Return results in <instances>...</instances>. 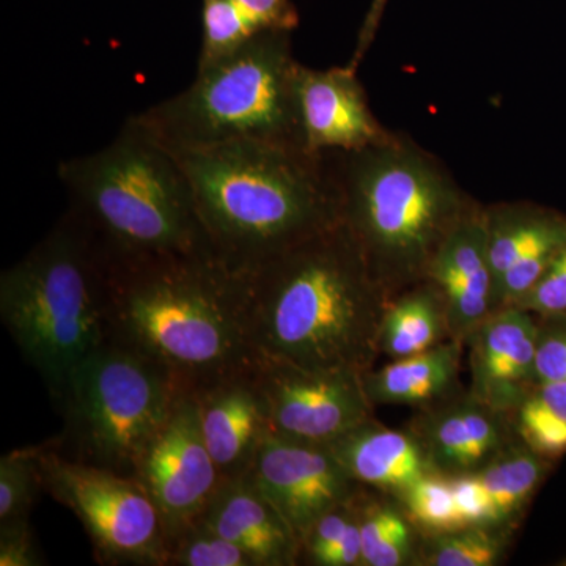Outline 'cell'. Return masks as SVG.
Instances as JSON below:
<instances>
[{"label": "cell", "instance_id": "obj_36", "mask_svg": "<svg viewBox=\"0 0 566 566\" xmlns=\"http://www.w3.org/2000/svg\"><path fill=\"white\" fill-rule=\"evenodd\" d=\"M387 2H389V0H371L370 10L367 11V17H365L363 28H360L356 51H354L352 62L348 63V66H352L353 70L357 71V66L363 62L368 48L374 43L376 32H378L379 24H381L382 14H385Z\"/></svg>", "mask_w": 566, "mask_h": 566}, {"label": "cell", "instance_id": "obj_22", "mask_svg": "<svg viewBox=\"0 0 566 566\" xmlns=\"http://www.w3.org/2000/svg\"><path fill=\"white\" fill-rule=\"evenodd\" d=\"M450 338L444 301L424 281L392 297L379 331V353L392 360L430 352Z\"/></svg>", "mask_w": 566, "mask_h": 566}, {"label": "cell", "instance_id": "obj_24", "mask_svg": "<svg viewBox=\"0 0 566 566\" xmlns=\"http://www.w3.org/2000/svg\"><path fill=\"white\" fill-rule=\"evenodd\" d=\"M513 531L464 526L423 535L420 566H495L506 557Z\"/></svg>", "mask_w": 566, "mask_h": 566}, {"label": "cell", "instance_id": "obj_10", "mask_svg": "<svg viewBox=\"0 0 566 566\" xmlns=\"http://www.w3.org/2000/svg\"><path fill=\"white\" fill-rule=\"evenodd\" d=\"M252 370L274 434L327 444L374 417L375 406L365 394L360 374L266 357H253Z\"/></svg>", "mask_w": 566, "mask_h": 566}, {"label": "cell", "instance_id": "obj_25", "mask_svg": "<svg viewBox=\"0 0 566 566\" xmlns=\"http://www.w3.org/2000/svg\"><path fill=\"white\" fill-rule=\"evenodd\" d=\"M270 29L237 0H203V35L197 70L240 51L253 36Z\"/></svg>", "mask_w": 566, "mask_h": 566}, {"label": "cell", "instance_id": "obj_33", "mask_svg": "<svg viewBox=\"0 0 566 566\" xmlns=\"http://www.w3.org/2000/svg\"><path fill=\"white\" fill-rule=\"evenodd\" d=\"M458 512L465 526H499L493 499L488 494L479 475H463L450 479ZM506 528V527H505ZM512 531V528H510Z\"/></svg>", "mask_w": 566, "mask_h": 566}, {"label": "cell", "instance_id": "obj_1", "mask_svg": "<svg viewBox=\"0 0 566 566\" xmlns=\"http://www.w3.org/2000/svg\"><path fill=\"white\" fill-rule=\"evenodd\" d=\"M241 275L253 357L360 375L374 368L390 300L344 223Z\"/></svg>", "mask_w": 566, "mask_h": 566}, {"label": "cell", "instance_id": "obj_32", "mask_svg": "<svg viewBox=\"0 0 566 566\" xmlns=\"http://www.w3.org/2000/svg\"><path fill=\"white\" fill-rule=\"evenodd\" d=\"M515 307L536 316L566 315V243L558 249L543 277Z\"/></svg>", "mask_w": 566, "mask_h": 566}, {"label": "cell", "instance_id": "obj_13", "mask_svg": "<svg viewBox=\"0 0 566 566\" xmlns=\"http://www.w3.org/2000/svg\"><path fill=\"white\" fill-rule=\"evenodd\" d=\"M422 446L434 474L479 475L494 458L523 441L515 415L494 408L469 389L416 411L406 424Z\"/></svg>", "mask_w": 566, "mask_h": 566}, {"label": "cell", "instance_id": "obj_23", "mask_svg": "<svg viewBox=\"0 0 566 566\" xmlns=\"http://www.w3.org/2000/svg\"><path fill=\"white\" fill-rule=\"evenodd\" d=\"M549 461L520 441L480 472V480L493 499L499 526L515 531L549 472Z\"/></svg>", "mask_w": 566, "mask_h": 566}, {"label": "cell", "instance_id": "obj_11", "mask_svg": "<svg viewBox=\"0 0 566 566\" xmlns=\"http://www.w3.org/2000/svg\"><path fill=\"white\" fill-rule=\"evenodd\" d=\"M134 476L161 512L167 542L203 516L223 476L205 442L191 389L175 401Z\"/></svg>", "mask_w": 566, "mask_h": 566}, {"label": "cell", "instance_id": "obj_20", "mask_svg": "<svg viewBox=\"0 0 566 566\" xmlns=\"http://www.w3.org/2000/svg\"><path fill=\"white\" fill-rule=\"evenodd\" d=\"M463 348L461 342L447 340L430 352L365 371L363 382L368 400L374 406H411L419 411L455 397L465 390L460 379Z\"/></svg>", "mask_w": 566, "mask_h": 566}, {"label": "cell", "instance_id": "obj_31", "mask_svg": "<svg viewBox=\"0 0 566 566\" xmlns=\"http://www.w3.org/2000/svg\"><path fill=\"white\" fill-rule=\"evenodd\" d=\"M357 493L345 504L324 513L312 526L301 543V564L323 566L324 558L329 556L334 547L344 539L346 532L356 520Z\"/></svg>", "mask_w": 566, "mask_h": 566}, {"label": "cell", "instance_id": "obj_19", "mask_svg": "<svg viewBox=\"0 0 566 566\" xmlns=\"http://www.w3.org/2000/svg\"><path fill=\"white\" fill-rule=\"evenodd\" d=\"M359 485L400 497L424 475L434 474L422 446L403 428L394 430L374 417L327 442Z\"/></svg>", "mask_w": 566, "mask_h": 566}, {"label": "cell", "instance_id": "obj_8", "mask_svg": "<svg viewBox=\"0 0 566 566\" xmlns=\"http://www.w3.org/2000/svg\"><path fill=\"white\" fill-rule=\"evenodd\" d=\"M188 389L169 368L136 349L106 340L70 375L54 401L61 455L123 475H136L175 401Z\"/></svg>", "mask_w": 566, "mask_h": 566}, {"label": "cell", "instance_id": "obj_3", "mask_svg": "<svg viewBox=\"0 0 566 566\" xmlns=\"http://www.w3.org/2000/svg\"><path fill=\"white\" fill-rule=\"evenodd\" d=\"M169 151L188 178L212 251L237 273L340 223L326 155L260 142Z\"/></svg>", "mask_w": 566, "mask_h": 566}, {"label": "cell", "instance_id": "obj_18", "mask_svg": "<svg viewBox=\"0 0 566 566\" xmlns=\"http://www.w3.org/2000/svg\"><path fill=\"white\" fill-rule=\"evenodd\" d=\"M200 521L245 551L256 566L301 564L300 538L248 474L223 479Z\"/></svg>", "mask_w": 566, "mask_h": 566}, {"label": "cell", "instance_id": "obj_6", "mask_svg": "<svg viewBox=\"0 0 566 566\" xmlns=\"http://www.w3.org/2000/svg\"><path fill=\"white\" fill-rule=\"evenodd\" d=\"M109 271L91 232L70 210L0 277V316L52 401L107 340Z\"/></svg>", "mask_w": 566, "mask_h": 566}, {"label": "cell", "instance_id": "obj_16", "mask_svg": "<svg viewBox=\"0 0 566 566\" xmlns=\"http://www.w3.org/2000/svg\"><path fill=\"white\" fill-rule=\"evenodd\" d=\"M200 427L223 479L245 474L271 431L252 364L193 389Z\"/></svg>", "mask_w": 566, "mask_h": 566}, {"label": "cell", "instance_id": "obj_21", "mask_svg": "<svg viewBox=\"0 0 566 566\" xmlns=\"http://www.w3.org/2000/svg\"><path fill=\"white\" fill-rule=\"evenodd\" d=\"M483 221L494 292L502 275L521 259L566 243V216L553 208L526 202L495 203L483 207Z\"/></svg>", "mask_w": 566, "mask_h": 566}, {"label": "cell", "instance_id": "obj_35", "mask_svg": "<svg viewBox=\"0 0 566 566\" xmlns=\"http://www.w3.org/2000/svg\"><path fill=\"white\" fill-rule=\"evenodd\" d=\"M245 7L253 17L263 22L264 28L285 29L293 31L297 25V13L292 0H237Z\"/></svg>", "mask_w": 566, "mask_h": 566}, {"label": "cell", "instance_id": "obj_12", "mask_svg": "<svg viewBox=\"0 0 566 566\" xmlns=\"http://www.w3.org/2000/svg\"><path fill=\"white\" fill-rule=\"evenodd\" d=\"M281 512L300 542L335 506L359 491L327 444L296 441L271 433L245 472Z\"/></svg>", "mask_w": 566, "mask_h": 566}, {"label": "cell", "instance_id": "obj_29", "mask_svg": "<svg viewBox=\"0 0 566 566\" xmlns=\"http://www.w3.org/2000/svg\"><path fill=\"white\" fill-rule=\"evenodd\" d=\"M515 422L521 438L547 460L566 453V420L538 400L534 392L520 405Z\"/></svg>", "mask_w": 566, "mask_h": 566}, {"label": "cell", "instance_id": "obj_2", "mask_svg": "<svg viewBox=\"0 0 566 566\" xmlns=\"http://www.w3.org/2000/svg\"><path fill=\"white\" fill-rule=\"evenodd\" d=\"M107 340L164 365L191 390L252 364L243 275L214 252L107 262Z\"/></svg>", "mask_w": 566, "mask_h": 566}, {"label": "cell", "instance_id": "obj_26", "mask_svg": "<svg viewBox=\"0 0 566 566\" xmlns=\"http://www.w3.org/2000/svg\"><path fill=\"white\" fill-rule=\"evenodd\" d=\"M41 446L22 447L0 458V524L31 520L43 486Z\"/></svg>", "mask_w": 566, "mask_h": 566}, {"label": "cell", "instance_id": "obj_30", "mask_svg": "<svg viewBox=\"0 0 566 566\" xmlns=\"http://www.w3.org/2000/svg\"><path fill=\"white\" fill-rule=\"evenodd\" d=\"M566 379V315L536 316V386Z\"/></svg>", "mask_w": 566, "mask_h": 566}, {"label": "cell", "instance_id": "obj_14", "mask_svg": "<svg viewBox=\"0 0 566 566\" xmlns=\"http://www.w3.org/2000/svg\"><path fill=\"white\" fill-rule=\"evenodd\" d=\"M297 99L305 148L314 155L363 150L392 137L368 106L352 66L312 70L301 65Z\"/></svg>", "mask_w": 566, "mask_h": 566}, {"label": "cell", "instance_id": "obj_34", "mask_svg": "<svg viewBox=\"0 0 566 566\" xmlns=\"http://www.w3.org/2000/svg\"><path fill=\"white\" fill-rule=\"evenodd\" d=\"M44 565L31 520L0 524V566Z\"/></svg>", "mask_w": 566, "mask_h": 566}, {"label": "cell", "instance_id": "obj_27", "mask_svg": "<svg viewBox=\"0 0 566 566\" xmlns=\"http://www.w3.org/2000/svg\"><path fill=\"white\" fill-rule=\"evenodd\" d=\"M397 499H400L406 513L423 535L465 526L458 512L452 482L446 476L424 475Z\"/></svg>", "mask_w": 566, "mask_h": 566}, {"label": "cell", "instance_id": "obj_15", "mask_svg": "<svg viewBox=\"0 0 566 566\" xmlns=\"http://www.w3.org/2000/svg\"><path fill=\"white\" fill-rule=\"evenodd\" d=\"M536 315L505 307L488 315L471 331L469 392L504 411L515 412L534 392Z\"/></svg>", "mask_w": 566, "mask_h": 566}, {"label": "cell", "instance_id": "obj_9", "mask_svg": "<svg viewBox=\"0 0 566 566\" xmlns=\"http://www.w3.org/2000/svg\"><path fill=\"white\" fill-rule=\"evenodd\" d=\"M40 465L44 490L81 521L99 564L167 566L161 512L137 476L70 460L51 441Z\"/></svg>", "mask_w": 566, "mask_h": 566}, {"label": "cell", "instance_id": "obj_7", "mask_svg": "<svg viewBox=\"0 0 566 566\" xmlns=\"http://www.w3.org/2000/svg\"><path fill=\"white\" fill-rule=\"evenodd\" d=\"M300 69L292 31H264L230 57L197 70L186 91L132 118L169 150L260 142L307 151Z\"/></svg>", "mask_w": 566, "mask_h": 566}, {"label": "cell", "instance_id": "obj_28", "mask_svg": "<svg viewBox=\"0 0 566 566\" xmlns=\"http://www.w3.org/2000/svg\"><path fill=\"white\" fill-rule=\"evenodd\" d=\"M167 566H256L240 546L197 521L169 543Z\"/></svg>", "mask_w": 566, "mask_h": 566}, {"label": "cell", "instance_id": "obj_4", "mask_svg": "<svg viewBox=\"0 0 566 566\" xmlns=\"http://www.w3.org/2000/svg\"><path fill=\"white\" fill-rule=\"evenodd\" d=\"M340 222L389 300L427 281L436 253L476 203L431 153L401 136L324 153Z\"/></svg>", "mask_w": 566, "mask_h": 566}, {"label": "cell", "instance_id": "obj_5", "mask_svg": "<svg viewBox=\"0 0 566 566\" xmlns=\"http://www.w3.org/2000/svg\"><path fill=\"white\" fill-rule=\"evenodd\" d=\"M59 178L107 262L214 252L177 158L133 118L102 150L63 161Z\"/></svg>", "mask_w": 566, "mask_h": 566}, {"label": "cell", "instance_id": "obj_17", "mask_svg": "<svg viewBox=\"0 0 566 566\" xmlns=\"http://www.w3.org/2000/svg\"><path fill=\"white\" fill-rule=\"evenodd\" d=\"M427 281L444 301L450 338L464 344L471 331L493 314L494 277L483 205L475 203L447 237Z\"/></svg>", "mask_w": 566, "mask_h": 566}]
</instances>
